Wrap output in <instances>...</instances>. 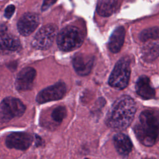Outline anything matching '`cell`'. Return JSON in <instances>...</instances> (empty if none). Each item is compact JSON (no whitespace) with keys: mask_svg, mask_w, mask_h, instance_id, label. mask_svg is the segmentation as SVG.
<instances>
[{"mask_svg":"<svg viewBox=\"0 0 159 159\" xmlns=\"http://www.w3.org/2000/svg\"><path fill=\"white\" fill-rule=\"evenodd\" d=\"M136 112V104L129 96L117 98L109 110L106 122L114 129L124 130L130 125Z\"/></svg>","mask_w":159,"mask_h":159,"instance_id":"cell-1","label":"cell"},{"mask_svg":"<svg viewBox=\"0 0 159 159\" xmlns=\"http://www.w3.org/2000/svg\"><path fill=\"white\" fill-rule=\"evenodd\" d=\"M135 134L147 147H152L159 140V111L147 109L142 111L135 124Z\"/></svg>","mask_w":159,"mask_h":159,"instance_id":"cell-2","label":"cell"},{"mask_svg":"<svg viewBox=\"0 0 159 159\" xmlns=\"http://www.w3.org/2000/svg\"><path fill=\"white\" fill-rule=\"evenodd\" d=\"M84 36L80 29L69 25L63 28L57 35V43L58 48L65 52L75 50L82 45Z\"/></svg>","mask_w":159,"mask_h":159,"instance_id":"cell-3","label":"cell"},{"mask_svg":"<svg viewBox=\"0 0 159 159\" xmlns=\"http://www.w3.org/2000/svg\"><path fill=\"white\" fill-rule=\"evenodd\" d=\"M130 75L129 60L127 58H122L116 63L112 71L109 78V84L118 89H124L129 84Z\"/></svg>","mask_w":159,"mask_h":159,"instance_id":"cell-4","label":"cell"},{"mask_svg":"<svg viewBox=\"0 0 159 159\" xmlns=\"http://www.w3.org/2000/svg\"><path fill=\"white\" fill-rule=\"evenodd\" d=\"M25 111V106L21 101L12 97L6 98L1 103V122H8L14 117H20L24 114Z\"/></svg>","mask_w":159,"mask_h":159,"instance_id":"cell-5","label":"cell"},{"mask_svg":"<svg viewBox=\"0 0 159 159\" xmlns=\"http://www.w3.org/2000/svg\"><path fill=\"white\" fill-rule=\"evenodd\" d=\"M58 28L54 24H47L40 29L35 35L32 41L33 47L40 49L46 50L48 48L57 37Z\"/></svg>","mask_w":159,"mask_h":159,"instance_id":"cell-6","label":"cell"},{"mask_svg":"<svg viewBox=\"0 0 159 159\" xmlns=\"http://www.w3.org/2000/svg\"><path fill=\"white\" fill-rule=\"evenodd\" d=\"M66 91V84L62 81H58L40 91L36 97V101L39 104H42L58 100L64 96Z\"/></svg>","mask_w":159,"mask_h":159,"instance_id":"cell-7","label":"cell"},{"mask_svg":"<svg viewBox=\"0 0 159 159\" xmlns=\"http://www.w3.org/2000/svg\"><path fill=\"white\" fill-rule=\"evenodd\" d=\"M33 141L32 136L27 132H16L9 134L6 139V145L9 148L25 150Z\"/></svg>","mask_w":159,"mask_h":159,"instance_id":"cell-8","label":"cell"},{"mask_svg":"<svg viewBox=\"0 0 159 159\" xmlns=\"http://www.w3.org/2000/svg\"><path fill=\"white\" fill-rule=\"evenodd\" d=\"M39 24V17L37 14L27 12L24 14L19 20L17 29L23 36L30 35Z\"/></svg>","mask_w":159,"mask_h":159,"instance_id":"cell-9","label":"cell"},{"mask_svg":"<svg viewBox=\"0 0 159 159\" xmlns=\"http://www.w3.org/2000/svg\"><path fill=\"white\" fill-rule=\"evenodd\" d=\"M72 63L75 71L81 76L88 75L94 64V57L91 55L78 53L73 58Z\"/></svg>","mask_w":159,"mask_h":159,"instance_id":"cell-10","label":"cell"},{"mask_svg":"<svg viewBox=\"0 0 159 159\" xmlns=\"http://www.w3.org/2000/svg\"><path fill=\"white\" fill-rule=\"evenodd\" d=\"M36 76V71L32 67L23 68L18 73L16 81V88L20 91L29 90L32 88Z\"/></svg>","mask_w":159,"mask_h":159,"instance_id":"cell-11","label":"cell"},{"mask_svg":"<svg viewBox=\"0 0 159 159\" xmlns=\"http://www.w3.org/2000/svg\"><path fill=\"white\" fill-rule=\"evenodd\" d=\"M135 90L138 95L144 99H150L155 96V89L152 86L149 78L145 75L140 76L137 80Z\"/></svg>","mask_w":159,"mask_h":159,"instance_id":"cell-12","label":"cell"},{"mask_svg":"<svg viewBox=\"0 0 159 159\" xmlns=\"http://www.w3.org/2000/svg\"><path fill=\"white\" fill-rule=\"evenodd\" d=\"M125 30L122 26L117 27L112 33L109 41V49L112 53L119 52L124 42Z\"/></svg>","mask_w":159,"mask_h":159,"instance_id":"cell-13","label":"cell"},{"mask_svg":"<svg viewBox=\"0 0 159 159\" xmlns=\"http://www.w3.org/2000/svg\"><path fill=\"white\" fill-rule=\"evenodd\" d=\"M114 144L117 152L122 156L127 155L132 150V143L129 137L124 134L118 133L114 136Z\"/></svg>","mask_w":159,"mask_h":159,"instance_id":"cell-14","label":"cell"},{"mask_svg":"<svg viewBox=\"0 0 159 159\" xmlns=\"http://www.w3.org/2000/svg\"><path fill=\"white\" fill-rule=\"evenodd\" d=\"M117 0H98L97 4L98 13L104 17L111 16L114 11Z\"/></svg>","mask_w":159,"mask_h":159,"instance_id":"cell-15","label":"cell"},{"mask_svg":"<svg viewBox=\"0 0 159 159\" xmlns=\"http://www.w3.org/2000/svg\"><path fill=\"white\" fill-rule=\"evenodd\" d=\"M1 44L2 48L11 51H15L20 47V42L16 37L5 33L1 34Z\"/></svg>","mask_w":159,"mask_h":159,"instance_id":"cell-16","label":"cell"},{"mask_svg":"<svg viewBox=\"0 0 159 159\" xmlns=\"http://www.w3.org/2000/svg\"><path fill=\"white\" fill-rule=\"evenodd\" d=\"M139 37L142 42L159 39V27L154 26L143 29L140 33Z\"/></svg>","mask_w":159,"mask_h":159,"instance_id":"cell-17","label":"cell"},{"mask_svg":"<svg viewBox=\"0 0 159 159\" xmlns=\"http://www.w3.org/2000/svg\"><path fill=\"white\" fill-rule=\"evenodd\" d=\"M143 56L147 60H153L159 56V45L149 44L143 48Z\"/></svg>","mask_w":159,"mask_h":159,"instance_id":"cell-18","label":"cell"},{"mask_svg":"<svg viewBox=\"0 0 159 159\" xmlns=\"http://www.w3.org/2000/svg\"><path fill=\"white\" fill-rule=\"evenodd\" d=\"M66 116V109L65 107L60 106L55 107L52 112L51 116L53 120L57 122H61Z\"/></svg>","mask_w":159,"mask_h":159,"instance_id":"cell-19","label":"cell"},{"mask_svg":"<svg viewBox=\"0 0 159 159\" xmlns=\"http://www.w3.org/2000/svg\"><path fill=\"white\" fill-rule=\"evenodd\" d=\"M14 11H15V6L12 4L9 5L5 9L4 16L7 19H10L12 16Z\"/></svg>","mask_w":159,"mask_h":159,"instance_id":"cell-20","label":"cell"},{"mask_svg":"<svg viewBox=\"0 0 159 159\" xmlns=\"http://www.w3.org/2000/svg\"><path fill=\"white\" fill-rule=\"evenodd\" d=\"M57 0H43L41 9L42 11H46L47 9H48L50 6H52L53 4L56 2Z\"/></svg>","mask_w":159,"mask_h":159,"instance_id":"cell-21","label":"cell"},{"mask_svg":"<svg viewBox=\"0 0 159 159\" xmlns=\"http://www.w3.org/2000/svg\"><path fill=\"white\" fill-rule=\"evenodd\" d=\"M36 139H35V143H36V145L38 146V145H41L42 143V140L41 139V138L40 137H39L38 135H36Z\"/></svg>","mask_w":159,"mask_h":159,"instance_id":"cell-22","label":"cell"},{"mask_svg":"<svg viewBox=\"0 0 159 159\" xmlns=\"http://www.w3.org/2000/svg\"><path fill=\"white\" fill-rule=\"evenodd\" d=\"M145 159H154L153 158H145Z\"/></svg>","mask_w":159,"mask_h":159,"instance_id":"cell-23","label":"cell"},{"mask_svg":"<svg viewBox=\"0 0 159 159\" xmlns=\"http://www.w3.org/2000/svg\"><path fill=\"white\" fill-rule=\"evenodd\" d=\"M85 159H89V158H85Z\"/></svg>","mask_w":159,"mask_h":159,"instance_id":"cell-24","label":"cell"}]
</instances>
